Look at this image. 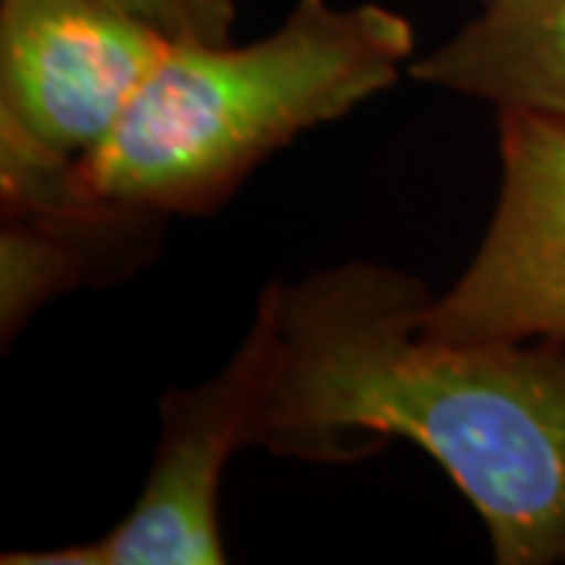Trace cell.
Listing matches in <instances>:
<instances>
[{
  "instance_id": "6da1fadb",
  "label": "cell",
  "mask_w": 565,
  "mask_h": 565,
  "mask_svg": "<svg viewBox=\"0 0 565 565\" xmlns=\"http://www.w3.org/2000/svg\"><path fill=\"white\" fill-rule=\"evenodd\" d=\"M270 292L274 345L248 444L340 462L412 440L478 509L497 563H563L565 352L437 340L424 282L381 264Z\"/></svg>"
},
{
  "instance_id": "7a4b0ae2",
  "label": "cell",
  "mask_w": 565,
  "mask_h": 565,
  "mask_svg": "<svg viewBox=\"0 0 565 565\" xmlns=\"http://www.w3.org/2000/svg\"><path fill=\"white\" fill-rule=\"evenodd\" d=\"M415 29L381 3L296 0L252 44H170L120 126L76 170L107 207L199 211L299 132L393 85Z\"/></svg>"
},
{
  "instance_id": "3957f363",
  "label": "cell",
  "mask_w": 565,
  "mask_h": 565,
  "mask_svg": "<svg viewBox=\"0 0 565 565\" xmlns=\"http://www.w3.org/2000/svg\"><path fill=\"white\" fill-rule=\"evenodd\" d=\"M170 41L104 0L0 3L3 185L32 204L85 202L76 170L120 126Z\"/></svg>"
},
{
  "instance_id": "277c9868",
  "label": "cell",
  "mask_w": 565,
  "mask_h": 565,
  "mask_svg": "<svg viewBox=\"0 0 565 565\" xmlns=\"http://www.w3.org/2000/svg\"><path fill=\"white\" fill-rule=\"evenodd\" d=\"M274 345L267 286L239 352L217 377L161 403V444L139 500L88 544L7 553V565H221L217 493L233 449L248 444Z\"/></svg>"
},
{
  "instance_id": "5b68a950",
  "label": "cell",
  "mask_w": 565,
  "mask_h": 565,
  "mask_svg": "<svg viewBox=\"0 0 565 565\" xmlns=\"http://www.w3.org/2000/svg\"><path fill=\"white\" fill-rule=\"evenodd\" d=\"M503 182L462 277L424 311L449 343L565 340V122L500 110Z\"/></svg>"
},
{
  "instance_id": "8992f818",
  "label": "cell",
  "mask_w": 565,
  "mask_h": 565,
  "mask_svg": "<svg viewBox=\"0 0 565 565\" xmlns=\"http://www.w3.org/2000/svg\"><path fill=\"white\" fill-rule=\"evenodd\" d=\"M408 73L500 110L565 122V0H487Z\"/></svg>"
},
{
  "instance_id": "52a82bcc",
  "label": "cell",
  "mask_w": 565,
  "mask_h": 565,
  "mask_svg": "<svg viewBox=\"0 0 565 565\" xmlns=\"http://www.w3.org/2000/svg\"><path fill=\"white\" fill-rule=\"evenodd\" d=\"M73 277L70 255L32 233H3V323L17 321L51 289Z\"/></svg>"
},
{
  "instance_id": "ba28073f",
  "label": "cell",
  "mask_w": 565,
  "mask_h": 565,
  "mask_svg": "<svg viewBox=\"0 0 565 565\" xmlns=\"http://www.w3.org/2000/svg\"><path fill=\"white\" fill-rule=\"evenodd\" d=\"M151 25L170 44H226L236 0H104Z\"/></svg>"
},
{
  "instance_id": "9c48e42d",
  "label": "cell",
  "mask_w": 565,
  "mask_h": 565,
  "mask_svg": "<svg viewBox=\"0 0 565 565\" xmlns=\"http://www.w3.org/2000/svg\"><path fill=\"white\" fill-rule=\"evenodd\" d=\"M481 3H487V0H481Z\"/></svg>"
}]
</instances>
